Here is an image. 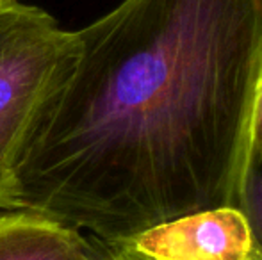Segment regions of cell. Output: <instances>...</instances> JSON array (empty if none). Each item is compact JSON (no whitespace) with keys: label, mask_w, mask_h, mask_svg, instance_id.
Segmentation results:
<instances>
[{"label":"cell","mask_w":262,"mask_h":260,"mask_svg":"<svg viewBox=\"0 0 262 260\" xmlns=\"http://www.w3.org/2000/svg\"><path fill=\"white\" fill-rule=\"evenodd\" d=\"M95 241H97V246H98V260H139V258H132V257H128V255L109 250V248H105L98 239H95Z\"/></svg>","instance_id":"obj_7"},{"label":"cell","mask_w":262,"mask_h":260,"mask_svg":"<svg viewBox=\"0 0 262 260\" xmlns=\"http://www.w3.org/2000/svg\"><path fill=\"white\" fill-rule=\"evenodd\" d=\"M31 127L14 210L111 244L235 207L262 72V0H120L77 31Z\"/></svg>","instance_id":"obj_1"},{"label":"cell","mask_w":262,"mask_h":260,"mask_svg":"<svg viewBox=\"0 0 262 260\" xmlns=\"http://www.w3.org/2000/svg\"><path fill=\"white\" fill-rule=\"evenodd\" d=\"M235 207L243 212L252 233L257 260H262V146H250Z\"/></svg>","instance_id":"obj_5"},{"label":"cell","mask_w":262,"mask_h":260,"mask_svg":"<svg viewBox=\"0 0 262 260\" xmlns=\"http://www.w3.org/2000/svg\"><path fill=\"white\" fill-rule=\"evenodd\" d=\"M102 244L139 260H257L248 223L237 207L191 212Z\"/></svg>","instance_id":"obj_3"},{"label":"cell","mask_w":262,"mask_h":260,"mask_svg":"<svg viewBox=\"0 0 262 260\" xmlns=\"http://www.w3.org/2000/svg\"><path fill=\"white\" fill-rule=\"evenodd\" d=\"M252 145L262 146V72H260L255 102H253V112H252Z\"/></svg>","instance_id":"obj_6"},{"label":"cell","mask_w":262,"mask_h":260,"mask_svg":"<svg viewBox=\"0 0 262 260\" xmlns=\"http://www.w3.org/2000/svg\"><path fill=\"white\" fill-rule=\"evenodd\" d=\"M0 260H98L93 237L31 210L0 214Z\"/></svg>","instance_id":"obj_4"},{"label":"cell","mask_w":262,"mask_h":260,"mask_svg":"<svg viewBox=\"0 0 262 260\" xmlns=\"http://www.w3.org/2000/svg\"><path fill=\"white\" fill-rule=\"evenodd\" d=\"M80 54L77 31L47 11L0 2V210H14V173L31 127Z\"/></svg>","instance_id":"obj_2"},{"label":"cell","mask_w":262,"mask_h":260,"mask_svg":"<svg viewBox=\"0 0 262 260\" xmlns=\"http://www.w3.org/2000/svg\"><path fill=\"white\" fill-rule=\"evenodd\" d=\"M0 2H7V0H0Z\"/></svg>","instance_id":"obj_8"}]
</instances>
